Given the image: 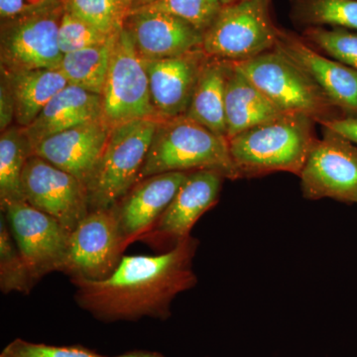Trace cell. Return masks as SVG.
Masks as SVG:
<instances>
[{
  "label": "cell",
  "mask_w": 357,
  "mask_h": 357,
  "mask_svg": "<svg viewBox=\"0 0 357 357\" xmlns=\"http://www.w3.org/2000/svg\"><path fill=\"white\" fill-rule=\"evenodd\" d=\"M199 241L190 236L154 256H123L114 273L98 281H72L79 307L98 321L112 323L170 318L178 294L196 286L192 260Z\"/></svg>",
  "instance_id": "obj_1"
},
{
  "label": "cell",
  "mask_w": 357,
  "mask_h": 357,
  "mask_svg": "<svg viewBox=\"0 0 357 357\" xmlns=\"http://www.w3.org/2000/svg\"><path fill=\"white\" fill-rule=\"evenodd\" d=\"M314 121L304 114H283L227 139L238 178L275 172L299 176L318 139Z\"/></svg>",
  "instance_id": "obj_2"
},
{
  "label": "cell",
  "mask_w": 357,
  "mask_h": 357,
  "mask_svg": "<svg viewBox=\"0 0 357 357\" xmlns=\"http://www.w3.org/2000/svg\"><path fill=\"white\" fill-rule=\"evenodd\" d=\"M198 170H215L230 180L238 178L227 138L185 114L160 121L139 181L157 174Z\"/></svg>",
  "instance_id": "obj_3"
},
{
  "label": "cell",
  "mask_w": 357,
  "mask_h": 357,
  "mask_svg": "<svg viewBox=\"0 0 357 357\" xmlns=\"http://www.w3.org/2000/svg\"><path fill=\"white\" fill-rule=\"evenodd\" d=\"M158 119H137L112 128L86 181L89 211L112 208L137 184Z\"/></svg>",
  "instance_id": "obj_4"
},
{
  "label": "cell",
  "mask_w": 357,
  "mask_h": 357,
  "mask_svg": "<svg viewBox=\"0 0 357 357\" xmlns=\"http://www.w3.org/2000/svg\"><path fill=\"white\" fill-rule=\"evenodd\" d=\"M234 65L281 112L307 115L319 122L337 117L333 115L337 107L280 52L273 49Z\"/></svg>",
  "instance_id": "obj_5"
},
{
  "label": "cell",
  "mask_w": 357,
  "mask_h": 357,
  "mask_svg": "<svg viewBox=\"0 0 357 357\" xmlns=\"http://www.w3.org/2000/svg\"><path fill=\"white\" fill-rule=\"evenodd\" d=\"M279 30L270 15V0H236L223 6L204 34L208 57L241 62L273 50Z\"/></svg>",
  "instance_id": "obj_6"
},
{
  "label": "cell",
  "mask_w": 357,
  "mask_h": 357,
  "mask_svg": "<svg viewBox=\"0 0 357 357\" xmlns=\"http://www.w3.org/2000/svg\"><path fill=\"white\" fill-rule=\"evenodd\" d=\"M100 96L102 119L110 129L137 119H157L142 58L124 27L115 40Z\"/></svg>",
  "instance_id": "obj_7"
},
{
  "label": "cell",
  "mask_w": 357,
  "mask_h": 357,
  "mask_svg": "<svg viewBox=\"0 0 357 357\" xmlns=\"http://www.w3.org/2000/svg\"><path fill=\"white\" fill-rule=\"evenodd\" d=\"M126 246L114 208L91 210L68 237L60 272L70 281H98L119 266Z\"/></svg>",
  "instance_id": "obj_8"
},
{
  "label": "cell",
  "mask_w": 357,
  "mask_h": 357,
  "mask_svg": "<svg viewBox=\"0 0 357 357\" xmlns=\"http://www.w3.org/2000/svg\"><path fill=\"white\" fill-rule=\"evenodd\" d=\"M64 13L62 2L20 20L1 23V70L8 73L59 69L63 53L58 32Z\"/></svg>",
  "instance_id": "obj_9"
},
{
  "label": "cell",
  "mask_w": 357,
  "mask_h": 357,
  "mask_svg": "<svg viewBox=\"0 0 357 357\" xmlns=\"http://www.w3.org/2000/svg\"><path fill=\"white\" fill-rule=\"evenodd\" d=\"M299 177L307 199L357 204V145L324 128V137L312 145Z\"/></svg>",
  "instance_id": "obj_10"
},
{
  "label": "cell",
  "mask_w": 357,
  "mask_h": 357,
  "mask_svg": "<svg viewBox=\"0 0 357 357\" xmlns=\"http://www.w3.org/2000/svg\"><path fill=\"white\" fill-rule=\"evenodd\" d=\"M22 189L28 204L57 220L69 234L89 213L86 185L36 155L26 163Z\"/></svg>",
  "instance_id": "obj_11"
},
{
  "label": "cell",
  "mask_w": 357,
  "mask_h": 357,
  "mask_svg": "<svg viewBox=\"0 0 357 357\" xmlns=\"http://www.w3.org/2000/svg\"><path fill=\"white\" fill-rule=\"evenodd\" d=\"M225 176L215 170L188 173L167 210L140 241L166 252L191 236V230L206 211L218 204Z\"/></svg>",
  "instance_id": "obj_12"
},
{
  "label": "cell",
  "mask_w": 357,
  "mask_h": 357,
  "mask_svg": "<svg viewBox=\"0 0 357 357\" xmlns=\"http://www.w3.org/2000/svg\"><path fill=\"white\" fill-rule=\"evenodd\" d=\"M1 211L36 281L52 272H60L69 237L62 225L26 201L7 204Z\"/></svg>",
  "instance_id": "obj_13"
},
{
  "label": "cell",
  "mask_w": 357,
  "mask_h": 357,
  "mask_svg": "<svg viewBox=\"0 0 357 357\" xmlns=\"http://www.w3.org/2000/svg\"><path fill=\"white\" fill-rule=\"evenodd\" d=\"M203 49L178 57L146 60L143 65L149 79L150 95L158 121L185 114L202 68L208 60Z\"/></svg>",
  "instance_id": "obj_14"
},
{
  "label": "cell",
  "mask_w": 357,
  "mask_h": 357,
  "mask_svg": "<svg viewBox=\"0 0 357 357\" xmlns=\"http://www.w3.org/2000/svg\"><path fill=\"white\" fill-rule=\"evenodd\" d=\"M189 172L157 174L139 181L114 211L126 246L140 241L167 210Z\"/></svg>",
  "instance_id": "obj_15"
},
{
  "label": "cell",
  "mask_w": 357,
  "mask_h": 357,
  "mask_svg": "<svg viewBox=\"0 0 357 357\" xmlns=\"http://www.w3.org/2000/svg\"><path fill=\"white\" fill-rule=\"evenodd\" d=\"M274 49L304 70L335 107L357 116L356 70L321 55L303 40L281 30Z\"/></svg>",
  "instance_id": "obj_16"
},
{
  "label": "cell",
  "mask_w": 357,
  "mask_h": 357,
  "mask_svg": "<svg viewBox=\"0 0 357 357\" xmlns=\"http://www.w3.org/2000/svg\"><path fill=\"white\" fill-rule=\"evenodd\" d=\"M142 59L178 57L201 49L204 34L185 21L160 11L137 9L124 23Z\"/></svg>",
  "instance_id": "obj_17"
},
{
  "label": "cell",
  "mask_w": 357,
  "mask_h": 357,
  "mask_svg": "<svg viewBox=\"0 0 357 357\" xmlns=\"http://www.w3.org/2000/svg\"><path fill=\"white\" fill-rule=\"evenodd\" d=\"M112 129L102 121L86 122L52 135L33 148V155L86 184L102 155Z\"/></svg>",
  "instance_id": "obj_18"
},
{
  "label": "cell",
  "mask_w": 357,
  "mask_h": 357,
  "mask_svg": "<svg viewBox=\"0 0 357 357\" xmlns=\"http://www.w3.org/2000/svg\"><path fill=\"white\" fill-rule=\"evenodd\" d=\"M102 119V96L68 84L47 103L28 128H23L31 148L52 135Z\"/></svg>",
  "instance_id": "obj_19"
},
{
  "label": "cell",
  "mask_w": 357,
  "mask_h": 357,
  "mask_svg": "<svg viewBox=\"0 0 357 357\" xmlns=\"http://www.w3.org/2000/svg\"><path fill=\"white\" fill-rule=\"evenodd\" d=\"M283 114L232 63L225 89L227 139Z\"/></svg>",
  "instance_id": "obj_20"
},
{
  "label": "cell",
  "mask_w": 357,
  "mask_h": 357,
  "mask_svg": "<svg viewBox=\"0 0 357 357\" xmlns=\"http://www.w3.org/2000/svg\"><path fill=\"white\" fill-rule=\"evenodd\" d=\"M232 62L208 58L192 93L185 115L211 132L227 138L225 123V89Z\"/></svg>",
  "instance_id": "obj_21"
},
{
  "label": "cell",
  "mask_w": 357,
  "mask_h": 357,
  "mask_svg": "<svg viewBox=\"0 0 357 357\" xmlns=\"http://www.w3.org/2000/svg\"><path fill=\"white\" fill-rule=\"evenodd\" d=\"M15 102V121L26 128L58 93L69 84L59 69H40L8 73L1 70Z\"/></svg>",
  "instance_id": "obj_22"
},
{
  "label": "cell",
  "mask_w": 357,
  "mask_h": 357,
  "mask_svg": "<svg viewBox=\"0 0 357 357\" xmlns=\"http://www.w3.org/2000/svg\"><path fill=\"white\" fill-rule=\"evenodd\" d=\"M117 34L105 43L63 56L59 70L69 84L102 96Z\"/></svg>",
  "instance_id": "obj_23"
},
{
  "label": "cell",
  "mask_w": 357,
  "mask_h": 357,
  "mask_svg": "<svg viewBox=\"0 0 357 357\" xmlns=\"http://www.w3.org/2000/svg\"><path fill=\"white\" fill-rule=\"evenodd\" d=\"M31 145L23 128L11 126L0 136V206L25 201L22 174L29 157Z\"/></svg>",
  "instance_id": "obj_24"
},
{
  "label": "cell",
  "mask_w": 357,
  "mask_h": 357,
  "mask_svg": "<svg viewBox=\"0 0 357 357\" xmlns=\"http://www.w3.org/2000/svg\"><path fill=\"white\" fill-rule=\"evenodd\" d=\"M66 11L112 36L117 34L132 13L131 0H61Z\"/></svg>",
  "instance_id": "obj_25"
},
{
  "label": "cell",
  "mask_w": 357,
  "mask_h": 357,
  "mask_svg": "<svg viewBox=\"0 0 357 357\" xmlns=\"http://www.w3.org/2000/svg\"><path fill=\"white\" fill-rule=\"evenodd\" d=\"M36 279L21 255L3 213L0 220V288L4 294H29Z\"/></svg>",
  "instance_id": "obj_26"
},
{
  "label": "cell",
  "mask_w": 357,
  "mask_h": 357,
  "mask_svg": "<svg viewBox=\"0 0 357 357\" xmlns=\"http://www.w3.org/2000/svg\"><path fill=\"white\" fill-rule=\"evenodd\" d=\"M222 6V0H154L138 9L171 14L204 34L218 17Z\"/></svg>",
  "instance_id": "obj_27"
},
{
  "label": "cell",
  "mask_w": 357,
  "mask_h": 357,
  "mask_svg": "<svg viewBox=\"0 0 357 357\" xmlns=\"http://www.w3.org/2000/svg\"><path fill=\"white\" fill-rule=\"evenodd\" d=\"M301 15L311 24L332 25L357 32V0H304Z\"/></svg>",
  "instance_id": "obj_28"
},
{
  "label": "cell",
  "mask_w": 357,
  "mask_h": 357,
  "mask_svg": "<svg viewBox=\"0 0 357 357\" xmlns=\"http://www.w3.org/2000/svg\"><path fill=\"white\" fill-rule=\"evenodd\" d=\"M306 37L333 60L357 70V32L344 28H310Z\"/></svg>",
  "instance_id": "obj_29"
},
{
  "label": "cell",
  "mask_w": 357,
  "mask_h": 357,
  "mask_svg": "<svg viewBox=\"0 0 357 357\" xmlns=\"http://www.w3.org/2000/svg\"><path fill=\"white\" fill-rule=\"evenodd\" d=\"M112 36L98 31L64 9L58 32L59 47L63 55L105 43Z\"/></svg>",
  "instance_id": "obj_30"
},
{
  "label": "cell",
  "mask_w": 357,
  "mask_h": 357,
  "mask_svg": "<svg viewBox=\"0 0 357 357\" xmlns=\"http://www.w3.org/2000/svg\"><path fill=\"white\" fill-rule=\"evenodd\" d=\"M3 357H107L82 345H49L35 344L16 338L4 347Z\"/></svg>",
  "instance_id": "obj_31"
},
{
  "label": "cell",
  "mask_w": 357,
  "mask_h": 357,
  "mask_svg": "<svg viewBox=\"0 0 357 357\" xmlns=\"http://www.w3.org/2000/svg\"><path fill=\"white\" fill-rule=\"evenodd\" d=\"M61 0H0L1 23L27 17L56 6Z\"/></svg>",
  "instance_id": "obj_32"
},
{
  "label": "cell",
  "mask_w": 357,
  "mask_h": 357,
  "mask_svg": "<svg viewBox=\"0 0 357 357\" xmlns=\"http://www.w3.org/2000/svg\"><path fill=\"white\" fill-rule=\"evenodd\" d=\"M15 121V102L13 91L6 77L1 76L0 83V129L2 131L13 126Z\"/></svg>",
  "instance_id": "obj_33"
},
{
  "label": "cell",
  "mask_w": 357,
  "mask_h": 357,
  "mask_svg": "<svg viewBox=\"0 0 357 357\" xmlns=\"http://www.w3.org/2000/svg\"><path fill=\"white\" fill-rule=\"evenodd\" d=\"M321 126L344 136L357 145V116L335 117L319 121Z\"/></svg>",
  "instance_id": "obj_34"
},
{
  "label": "cell",
  "mask_w": 357,
  "mask_h": 357,
  "mask_svg": "<svg viewBox=\"0 0 357 357\" xmlns=\"http://www.w3.org/2000/svg\"><path fill=\"white\" fill-rule=\"evenodd\" d=\"M114 357H166L162 356L161 354L154 351H132L122 354L121 356H116Z\"/></svg>",
  "instance_id": "obj_35"
},
{
  "label": "cell",
  "mask_w": 357,
  "mask_h": 357,
  "mask_svg": "<svg viewBox=\"0 0 357 357\" xmlns=\"http://www.w3.org/2000/svg\"><path fill=\"white\" fill-rule=\"evenodd\" d=\"M131 1H132V11H134L136 10V9L141 8V7L151 3L154 0H131Z\"/></svg>",
  "instance_id": "obj_36"
},
{
  "label": "cell",
  "mask_w": 357,
  "mask_h": 357,
  "mask_svg": "<svg viewBox=\"0 0 357 357\" xmlns=\"http://www.w3.org/2000/svg\"><path fill=\"white\" fill-rule=\"evenodd\" d=\"M236 1V0H222L223 6H227V4L231 3V2Z\"/></svg>",
  "instance_id": "obj_37"
},
{
  "label": "cell",
  "mask_w": 357,
  "mask_h": 357,
  "mask_svg": "<svg viewBox=\"0 0 357 357\" xmlns=\"http://www.w3.org/2000/svg\"><path fill=\"white\" fill-rule=\"evenodd\" d=\"M0 357H3V356H0Z\"/></svg>",
  "instance_id": "obj_38"
}]
</instances>
